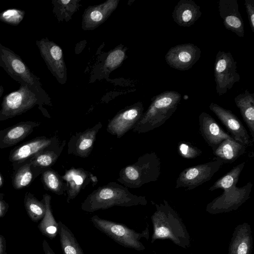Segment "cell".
<instances>
[{"label":"cell","instance_id":"6da1fadb","mask_svg":"<svg viewBox=\"0 0 254 254\" xmlns=\"http://www.w3.org/2000/svg\"><path fill=\"white\" fill-rule=\"evenodd\" d=\"M146 203L145 196L132 194L124 186L111 182L89 194L82 202L81 208L86 212H93L115 206L130 207Z\"/></svg>","mask_w":254,"mask_h":254},{"label":"cell","instance_id":"7a4b0ae2","mask_svg":"<svg viewBox=\"0 0 254 254\" xmlns=\"http://www.w3.org/2000/svg\"><path fill=\"white\" fill-rule=\"evenodd\" d=\"M181 99V94L173 90L165 91L154 96L132 130L143 133L161 127L175 113Z\"/></svg>","mask_w":254,"mask_h":254},{"label":"cell","instance_id":"3957f363","mask_svg":"<svg viewBox=\"0 0 254 254\" xmlns=\"http://www.w3.org/2000/svg\"><path fill=\"white\" fill-rule=\"evenodd\" d=\"M161 173L160 159L154 152L140 156L134 163L122 168L117 181L129 189L139 188L157 181Z\"/></svg>","mask_w":254,"mask_h":254},{"label":"cell","instance_id":"277c9868","mask_svg":"<svg viewBox=\"0 0 254 254\" xmlns=\"http://www.w3.org/2000/svg\"><path fill=\"white\" fill-rule=\"evenodd\" d=\"M0 66L20 84L27 85L45 104H50V98L42 87L40 78L31 71L19 55L1 43Z\"/></svg>","mask_w":254,"mask_h":254},{"label":"cell","instance_id":"5b68a950","mask_svg":"<svg viewBox=\"0 0 254 254\" xmlns=\"http://www.w3.org/2000/svg\"><path fill=\"white\" fill-rule=\"evenodd\" d=\"M43 104L44 103L27 85L20 84L17 90L3 97L0 110V121L21 115L36 105L42 110Z\"/></svg>","mask_w":254,"mask_h":254},{"label":"cell","instance_id":"8992f818","mask_svg":"<svg viewBox=\"0 0 254 254\" xmlns=\"http://www.w3.org/2000/svg\"><path fill=\"white\" fill-rule=\"evenodd\" d=\"M90 221L95 228L120 245L136 250H142L144 247L139 241L144 233H138L126 225L107 220L94 215Z\"/></svg>","mask_w":254,"mask_h":254},{"label":"cell","instance_id":"52a82bcc","mask_svg":"<svg viewBox=\"0 0 254 254\" xmlns=\"http://www.w3.org/2000/svg\"><path fill=\"white\" fill-rule=\"evenodd\" d=\"M223 165L220 159L215 157L208 162L187 168L179 175L175 188L194 189L209 181Z\"/></svg>","mask_w":254,"mask_h":254},{"label":"cell","instance_id":"ba28073f","mask_svg":"<svg viewBox=\"0 0 254 254\" xmlns=\"http://www.w3.org/2000/svg\"><path fill=\"white\" fill-rule=\"evenodd\" d=\"M236 64L230 52L219 51L217 52L214 62V75L216 90L219 96L226 93L235 83L240 81Z\"/></svg>","mask_w":254,"mask_h":254},{"label":"cell","instance_id":"9c48e42d","mask_svg":"<svg viewBox=\"0 0 254 254\" xmlns=\"http://www.w3.org/2000/svg\"><path fill=\"white\" fill-rule=\"evenodd\" d=\"M62 143H60L57 136L38 137L25 142L11 150L8 159L12 164L13 170H15L38 153L56 148L60 146Z\"/></svg>","mask_w":254,"mask_h":254},{"label":"cell","instance_id":"30bf717a","mask_svg":"<svg viewBox=\"0 0 254 254\" xmlns=\"http://www.w3.org/2000/svg\"><path fill=\"white\" fill-rule=\"evenodd\" d=\"M36 45L52 74L64 84L66 79V69L61 47L47 38L36 40Z\"/></svg>","mask_w":254,"mask_h":254},{"label":"cell","instance_id":"8fae6325","mask_svg":"<svg viewBox=\"0 0 254 254\" xmlns=\"http://www.w3.org/2000/svg\"><path fill=\"white\" fill-rule=\"evenodd\" d=\"M201 53L200 48L193 44H181L168 50L165 60L170 67L184 71L191 68L199 59Z\"/></svg>","mask_w":254,"mask_h":254},{"label":"cell","instance_id":"7c38bea8","mask_svg":"<svg viewBox=\"0 0 254 254\" xmlns=\"http://www.w3.org/2000/svg\"><path fill=\"white\" fill-rule=\"evenodd\" d=\"M221 122L226 127L231 137L246 146L253 145V141L240 119L230 110L212 102L209 106Z\"/></svg>","mask_w":254,"mask_h":254},{"label":"cell","instance_id":"4fadbf2b","mask_svg":"<svg viewBox=\"0 0 254 254\" xmlns=\"http://www.w3.org/2000/svg\"><path fill=\"white\" fill-rule=\"evenodd\" d=\"M143 110L142 103L138 102L120 112L109 122L107 131L118 138L122 137L133 129L142 116Z\"/></svg>","mask_w":254,"mask_h":254},{"label":"cell","instance_id":"5bb4252c","mask_svg":"<svg viewBox=\"0 0 254 254\" xmlns=\"http://www.w3.org/2000/svg\"><path fill=\"white\" fill-rule=\"evenodd\" d=\"M198 123L200 133L213 151L224 140L232 138L205 112H202L199 115Z\"/></svg>","mask_w":254,"mask_h":254},{"label":"cell","instance_id":"9a60e30c","mask_svg":"<svg viewBox=\"0 0 254 254\" xmlns=\"http://www.w3.org/2000/svg\"><path fill=\"white\" fill-rule=\"evenodd\" d=\"M219 14L226 29L244 37L245 30L243 19L239 10L237 0H219L218 2Z\"/></svg>","mask_w":254,"mask_h":254},{"label":"cell","instance_id":"2e32d148","mask_svg":"<svg viewBox=\"0 0 254 254\" xmlns=\"http://www.w3.org/2000/svg\"><path fill=\"white\" fill-rule=\"evenodd\" d=\"M102 127V123L99 122L94 127L73 135L68 143V153L80 157H88L92 150L96 135Z\"/></svg>","mask_w":254,"mask_h":254},{"label":"cell","instance_id":"e0dca14e","mask_svg":"<svg viewBox=\"0 0 254 254\" xmlns=\"http://www.w3.org/2000/svg\"><path fill=\"white\" fill-rule=\"evenodd\" d=\"M40 125L38 122L25 121L0 130V149L13 146L23 140L34 128Z\"/></svg>","mask_w":254,"mask_h":254},{"label":"cell","instance_id":"ac0fdd59","mask_svg":"<svg viewBox=\"0 0 254 254\" xmlns=\"http://www.w3.org/2000/svg\"><path fill=\"white\" fill-rule=\"evenodd\" d=\"M252 187L251 182L242 187H233L216 198L211 203V207L228 208L241 204L250 197Z\"/></svg>","mask_w":254,"mask_h":254},{"label":"cell","instance_id":"d6986e66","mask_svg":"<svg viewBox=\"0 0 254 254\" xmlns=\"http://www.w3.org/2000/svg\"><path fill=\"white\" fill-rule=\"evenodd\" d=\"M200 7L192 0H180L175 6L172 15L179 26L190 27L201 16Z\"/></svg>","mask_w":254,"mask_h":254},{"label":"cell","instance_id":"ffe728a7","mask_svg":"<svg viewBox=\"0 0 254 254\" xmlns=\"http://www.w3.org/2000/svg\"><path fill=\"white\" fill-rule=\"evenodd\" d=\"M119 0H108L98 5L88 7L83 17V27L85 29L96 28L102 23L116 9Z\"/></svg>","mask_w":254,"mask_h":254},{"label":"cell","instance_id":"44dd1931","mask_svg":"<svg viewBox=\"0 0 254 254\" xmlns=\"http://www.w3.org/2000/svg\"><path fill=\"white\" fill-rule=\"evenodd\" d=\"M61 177L63 181L66 182V201L68 203L75 198L89 181L88 172L82 168L70 169Z\"/></svg>","mask_w":254,"mask_h":254},{"label":"cell","instance_id":"7402d4cb","mask_svg":"<svg viewBox=\"0 0 254 254\" xmlns=\"http://www.w3.org/2000/svg\"><path fill=\"white\" fill-rule=\"evenodd\" d=\"M246 147L243 143L231 138L224 140L213 153L223 164L232 163L246 152Z\"/></svg>","mask_w":254,"mask_h":254},{"label":"cell","instance_id":"603a6c76","mask_svg":"<svg viewBox=\"0 0 254 254\" xmlns=\"http://www.w3.org/2000/svg\"><path fill=\"white\" fill-rule=\"evenodd\" d=\"M235 103L239 109L241 115L250 131L251 137L254 141V93L248 89L236 96Z\"/></svg>","mask_w":254,"mask_h":254},{"label":"cell","instance_id":"cb8c5ba5","mask_svg":"<svg viewBox=\"0 0 254 254\" xmlns=\"http://www.w3.org/2000/svg\"><path fill=\"white\" fill-rule=\"evenodd\" d=\"M45 170L25 163L14 170L12 184L15 190L21 189L29 185Z\"/></svg>","mask_w":254,"mask_h":254},{"label":"cell","instance_id":"d4e9b609","mask_svg":"<svg viewBox=\"0 0 254 254\" xmlns=\"http://www.w3.org/2000/svg\"><path fill=\"white\" fill-rule=\"evenodd\" d=\"M43 200L46 206V212L38 227L43 235L53 239L58 233L59 225L52 213L51 195L48 194H44Z\"/></svg>","mask_w":254,"mask_h":254},{"label":"cell","instance_id":"484cf974","mask_svg":"<svg viewBox=\"0 0 254 254\" xmlns=\"http://www.w3.org/2000/svg\"><path fill=\"white\" fill-rule=\"evenodd\" d=\"M58 233L64 254H84L70 230L61 221L58 222Z\"/></svg>","mask_w":254,"mask_h":254},{"label":"cell","instance_id":"4316f807","mask_svg":"<svg viewBox=\"0 0 254 254\" xmlns=\"http://www.w3.org/2000/svg\"><path fill=\"white\" fill-rule=\"evenodd\" d=\"M65 142L66 141L64 140L60 146L56 148L44 151L38 153L25 163H29L35 167L44 170L49 168L50 167L53 165L57 161L62 153Z\"/></svg>","mask_w":254,"mask_h":254},{"label":"cell","instance_id":"83f0119b","mask_svg":"<svg viewBox=\"0 0 254 254\" xmlns=\"http://www.w3.org/2000/svg\"><path fill=\"white\" fill-rule=\"evenodd\" d=\"M246 162H243L234 167L229 172L217 180L208 190L213 191L217 189H221L224 191L236 186Z\"/></svg>","mask_w":254,"mask_h":254},{"label":"cell","instance_id":"f1b7e54d","mask_svg":"<svg viewBox=\"0 0 254 254\" xmlns=\"http://www.w3.org/2000/svg\"><path fill=\"white\" fill-rule=\"evenodd\" d=\"M24 203L27 213L30 219L37 222L44 217L46 212V206L43 199L38 200L33 194L27 192L25 195Z\"/></svg>","mask_w":254,"mask_h":254},{"label":"cell","instance_id":"f546056e","mask_svg":"<svg viewBox=\"0 0 254 254\" xmlns=\"http://www.w3.org/2000/svg\"><path fill=\"white\" fill-rule=\"evenodd\" d=\"M42 180L45 187L58 195H62L66 191V185L61 177L56 171L48 168L42 173Z\"/></svg>","mask_w":254,"mask_h":254},{"label":"cell","instance_id":"4dcf8cb0","mask_svg":"<svg viewBox=\"0 0 254 254\" xmlns=\"http://www.w3.org/2000/svg\"><path fill=\"white\" fill-rule=\"evenodd\" d=\"M25 11L16 8H9L0 12V21L6 24L17 26L23 20Z\"/></svg>","mask_w":254,"mask_h":254},{"label":"cell","instance_id":"1f68e13d","mask_svg":"<svg viewBox=\"0 0 254 254\" xmlns=\"http://www.w3.org/2000/svg\"><path fill=\"white\" fill-rule=\"evenodd\" d=\"M178 154L185 159H194L200 156L202 152L197 147L187 141H181L178 145Z\"/></svg>","mask_w":254,"mask_h":254},{"label":"cell","instance_id":"d6a6232c","mask_svg":"<svg viewBox=\"0 0 254 254\" xmlns=\"http://www.w3.org/2000/svg\"><path fill=\"white\" fill-rule=\"evenodd\" d=\"M125 57V52L121 48H117L110 53L105 63L106 67L114 69L118 67L123 61Z\"/></svg>","mask_w":254,"mask_h":254},{"label":"cell","instance_id":"836d02e7","mask_svg":"<svg viewBox=\"0 0 254 254\" xmlns=\"http://www.w3.org/2000/svg\"><path fill=\"white\" fill-rule=\"evenodd\" d=\"M244 5L246 8L251 29L254 33V0H245Z\"/></svg>","mask_w":254,"mask_h":254},{"label":"cell","instance_id":"e575fe53","mask_svg":"<svg viewBox=\"0 0 254 254\" xmlns=\"http://www.w3.org/2000/svg\"><path fill=\"white\" fill-rule=\"evenodd\" d=\"M4 194L0 193V217H2L7 212L8 204L3 200Z\"/></svg>","mask_w":254,"mask_h":254},{"label":"cell","instance_id":"d590c367","mask_svg":"<svg viewBox=\"0 0 254 254\" xmlns=\"http://www.w3.org/2000/svg\"><path fill=\"white\" fill-rule=\"evenodd\" d=\"M169 235V232L165 227H156L155 229L154 235L158 238H165Z\"/></svg>","mask_w":254,"mask_h":254},{"label":"cell","instance_id":"8d00e7d4","mask_svg":"<svg viewBox=\"0 0 254 254\" xmlns=\"http://www.w3.org/2000/svg\"><path fill=\"white\" fill-rule=\"evenodd\" d=\"M42 247L44 254H56L46 240L43 241Z\"/></svg>","mask_w":254,"mask_h":254},{"label":"cell","instance_id":"74e56055","mask_svg":"<svg viewBox=\"0 0 254 254\" xmlns=\"http://www.w3.org/2000/svg\"><path fill=\"white\" fill-rule=\"evenodd\" d=\"M0 254H6L5 240L2 235H0Z\"/></svg>","mask_w":254,"mask_h":254},{"label":"cell","instance_id":"f35d334b","mask_svg":"<svg viewBox=\"0 0 254 254\" xmlns=\"http://www.w3.org/2000/svg\"><path fill=\"white\" fill-rule=\"evenodd\" d=\"M248 246L246 243H241L238 248V254H247Z\"/></svg>","mask_w":254,"mask_h":254},{"label":"cell","instance_id":"ab89813d","mask_svg":"<svg viewBox=\"0 0 254 254\" xmlns=\"http://www.w3.org/2000/svg\"><path fill=\"white\" fill-rule=\"evenodd\" d=\"M4 92V87L2 85H0V98L2 95L3 93Z\"/></svg>","mask_w":254,"mask_h":254},{"label":"cell","instance_id":"60d3db41","mask_svg":"<svg viewBox=\"0 0 254 254\" xmlns=\"http://www.w3.org/2000/svg\"><path fill=\"white\" fill-rule=\"evenodd\" d=\"M3 185V179L2 178L1 175L0 173V188Z\"/></svg>","mask_w":254,"mask_h":254}]
</instances>
